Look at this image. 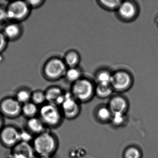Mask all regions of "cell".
<instances>
[{"label":"cell","mask_w":158,"mask_h":158,"mask_svg":"<svg viewBox=\"0 0 158 158\" xmlns=\"http://www.w3.org/2000/svg\"><path fill=\"white\" fill-rule=\"evenodd\" d=\"M32 147L35 157L39 158L53 157L59 148V139L56 135L49 129L35 136Z\"/></svg>","instance_id":"obj_1"},{"label":"cell","mask_w":158,"mask_h":158,"mask_svg":"<svg viewBox=\"0 0 158 158\" xmlns=\"http://www.w3.org/2000/svg\"><path fill=\"white\" fill-rule=\"evenodd\" d=\"M38 116L49 129L59 127L64 118L60 109L55 104L50 103L41 105Z\"/></svg>","instance_id":"obj_2"},{"label":"cell","mask_w":158,"mask_h":158,"mask_svg":"<svg viewBox=\"0 0 158 158\" xmlns=\"http://www.w3.org/2000/svg\"><path fill=\"white\" fill-rule=\"evenodd\" d=\"M92 83L85 79H80L74 82L72 88V95L77 101L87 102L90 100L94 94Z\"/></svg>","instance_id":"obj_3"},{"label":"cell","mask_w":158,"mask_h":158,"mask_svg":"<svg viewBox=\"0 0 158 158\" xmlns=\"http://www.w3.org/2000/svg\"><path fill=\"white\" fill-rule=\"evenodd\" d=\"M21 130L15 126L4 125L0 131V143L7 148H12L20 142Z\"/></svg>","instance_id":"obj_4"},{"label":"cell","mask_w":158,"mask_h":158,"mask_svg":"<svg viewBox=\"0 0 158 158\" xmlns=\"http://www.w3.org/2000/svg\"><path fill=\"white\" fill-rule=\"evenodd\" d=\"M22 105L13 98H6L0 102V113L3 117L15 119L22 114Z\"/></svg>","instance_id":"obj_5"},{"label":"cell","mask_w":158,"mask_h":158,"mask_svg":"<svg viewBox=\"0 0 158 158\" xmlns=\"http://www.w3.org/2000/svg\"><path fill=\"white\" fill-rule=\"evenodd\" d=\"M60 106L64 118L68 120L75 119L80 114V107L78 101L70 93L64 94V99Z\"/></svg>","instance_id":"obj_6"},{"label":"cell","mask_w":158,"mask_h":158,"mask_svg":"<svg viewBox=\"0 0 158 158\" xmlns=\"http://www.w3.org/2000/svg\"><path fill=\"white\" fill-rule=\"evenodd\" d=\"M45 75L49 79L56 80L65 75L66 64L62 60L57 58L48 61L44 69Z\"/></svg>","instance_id":"obj_7"},{"label":"cell","mask_w":158,"mask_h":158,"mask_svg":"<svg viewBox=\"0 0 158 158\" xmlns=\"http://www.w3.org/2000/svg\"><path fill=\"white\" fill-rule=\"evenodd\" d=\"M6 12L8 19L22 21L29 14V5L23 1L14 2L9 5Z\"/></svg>","instance_id":"obj_8"},{"label":"cell","mask_w":158,"mask_h":158,"mask_svg":"<svg viewBox=\"0 0 158 158\" xmlns=\"http://www.w3.org/2000/svg\"><path fill=\"white\" fill-rule=\"evenodd\" d=\"M132 79L130 75L124 71H119L112 76L111 86L117 91L126 90L130 87Z\"/></svg>","instance_id":"obj_9"},{"label":"cell","mask_w":158,"mask_h":158,"mask_svg":"<svg viewBox=\"0 0 158 158\" xmlns=\"http://www.w3.org/2000/svg\"><path fill=\"white\" fill-rule=\"evenodd\" d=\"M11 158H34L35 157L31 143L20 141L11 149Z\"/></svg>","instance_id":"obj_10"},{"label":"cell","mask_w":158,"mask_h":158,"mask_svg":"<svg viewBox=\"0 0 158 158\" xmlns=\"http://www.w3.org/2000/svg\"><path fill=\"white\" fill-rule=\"evenodd\" d=\"M25 129L35 136L43 133L48 128L37 116L27 119L26 122Z\"/></svg>","instance_id":"obj_11"},{"label":"cell","mask_w":158,"mask_h":158,"mask_svg":"<svg viewBox=\"0 0 158 158\" xmlns=\"http://www.w3.org/2000/svg\"><path fill=\"white\" fill-rule=\"evenodd\" d=\"M108 106L113 114L115 113L126 114L128 109L127 101L121 96L113 98L110 100Z\"/></svg>","instance_id":"obj_12"},{"label":"cell","mask_w":158,"mask_h":158,"mask_svg":"<svg viewBox=\"0 0 158 158\" xmlns=\"http://www.w3.org/2000/svg\"><path fill=\"white\" fill-rule=\"evenodd\" d=\"M119 16L124 20H130L136 15L137 9L135 6L130 2H122L118 9Z\"/></svg>","instance_id":"obj_13"},{"label":"cell","mask_w":158,"mask_h":158,"mask_svg":"<svg viewBox=\"0 0 158 158\" xmlns=\"http://www.w3.org/2000/svg\"><path fill=\"white\" fill-rule=\"evenodd\" d=\"M46 101L48 103L54 104L57 106H60L64 99V94H63L60 89L52 87L47 90L45 93Z\"/></svg>","instance_id":"obj_14"},{"label":"cell","mask_w":158,"mask_h":158,"mask_svg":"<svg viewBox=\"0 0 158 158\" xmlns=\"http://www.w3.org/2000/svg\"><path fill=\"white\" fill-rule=\"evenodd\" d=\"M96 119L102 123H110L113 113L108 106H101L95 111Z\"/></svg>","instance_id":"obj_15"},{"label":"cell","mask_w":158,"mask_h":158,"mask_svg":"<svg viewBox=\"0 0 158 158\" xmlns=\"http://www.w3.org/2000/svg\"><path fill=\"white\" fill-rule=\"evenodd\" d=\"M39 111L37 105L32 102L22 105V114L27 119L38 116Z\"/></svg>","instance_id":"obj_16"},{"label":"cell","mask_w":158,"mask_h":158,"mask_svg":"<svg viewBox=\"0 0 158 158\" xmlns=\"http://www.w3.org/2000/svg\"><path fill=\"white\" fill-rule=\"evenodd\" d=\"M21 28L16 24L8 25L4 28V35L7 38L13 40L16 38L21 34Z\"/></svg>","instance_id":"obj_17"},{"label":"cell","mask_w":158,"mask_h":158,"mask_svg":"<svg viewBox=\"0 0 158 158\" xmlns=\"http://www.w3.org/2000/svg\"><path fill=\"white\" fill-rule=\"evenodd\" d=\"M127 120L126 114L115 113L113 114L110 123L115 127H120L125 124Z\"/></svg>","instance_id":"obj_18"},{"label":"cell","mask_w":158,"mask_h":158,"mask_svg":"<svg viewBox=\"0 0 158 158\" xmlns=\"http://www.w3.org/2000/svg\"><path fill=\"white\" fill-rule=\"evenodd\" d=\"M79 56L76 52H68L65 57V64L71 68H75L79 62Z\"/></svg>","instance_id":"obj_19"},{"label":"cell","mask_w":158,"mask_h":158,"mask_svg":"<svg viewBox=\"0 0 158 158\" xmlns=\"http://www.w3.org/2000/svg\"><path fill=\"white\" fill-rule=\"evenodd\" d=\"M97 96L101 98H106L110 97L112 93V88L111 85H99L96 89Z\"/></svg>","instance_id":"obj_20"},{"label":"cell","mask_w":158,"mask_h":158,"mask_svg":"<svg viewBox=\"0 0 158 158\" xmlns=\"http://www.w3.org/2000/svg\"><path fill=\"white\" fill-rule=\"evenodd\" d=\"M142 152L137 147L130 146L126 149L123 158H142Z\"/></svg>","instance_id":"obj_21"},{"label":"cell","mask_w":158,"mask_h":158,"mask_svg":"<svg viewBox=\"0 0 158 158\" xmlns=\"http://www.w3.org/2000/svg\"><path fill=\"white\" fill-rule=\"evenodd\" d=\"M112 76V75L107 71H102L99 73L97 77L99 85H111Z\"/></svg>","instance_id":"obj_22"},{"label":"cell","mask_w":158,"mask_h":158,"mask_svg":"<svg viewBox=\"0 0 158 158\" xmlns=\"http://www.w3.org/2000/svg\"><path fill=\"white\" fill-rule=\"evenodd\" d=\"M32 94L28 90H20L16 94V99L21 103L22 105L25 104L27 102H29L31 99Z\"/></svg>","instance_id":"obj_23"},{"label":"cell","mask_w":158,"mask_h":158,"mask_svg":"<svg viewBox=\"0 0 158 158\" xmlns=\"http://www.w3.org/2000/svg\"><path fill=\"white\" fill-rule=\"evenodd\" d=\"M66 78L70 82H75L80 79L81 73L79 70L75 68H71L66 71L65 73Z\"/></svg>","instance_id":"obj_24"},{"label":"cell","mask_w":158,"mask_h":158,"mask_svg":"<svg viewBox=\"0 0 158 158\" xmlns=\"http://www.w3.org/2000/svg\"><path fill=\"white\" fill-rule=\"evenodd\" d=\"M31 100L33 103L36 105H43L45 101H46L45 93L41 91H35L32 94Z\"/></svg>","instance_id":"obj_25"},{"label":"cell","mask_w":158,"mask_h":158,"mask_svg":"<svg viewBox=\"0 0 158 158\" xmlns=\"http://www.w3.org/2000/svg\"><path fill=\"white\" fill-rule=\"evenodd\" d=\"M101 4L104 8L109 10H115L118 9L122 2L119 0L115 1H100Z\"/></svg>","instance_id":"obj_26"},{"label":"cell","mask_w":158,"mask_h":158,"mask_svg":"<svg viewBox=\"0 0 158 158\" xmlns=\"http://www.w3.org/2000/svg\"><path fill=\"white\" fill-rule=\"evenodd\" d=\"M35 136L28 132L25 128L22 129L20 131V141L27 142V143H32Z\"/></svg>","instance_id":"obj_27"},{"label":"cell","mask_w":158,"mask_h":158,"mask_svg":"<svg viewBox=\"0 0 158 158\" xmlns=\"http://www.w3.org/2000/svg\"><path fill=\"white\" fill-rule=\"evenodd\" d=\"M7 38L4 34L0 33V52L3 51L7 46Z\"/></svg>","instance_id":"obj_28"},{"label":"cell","mask_w":158,"mask_h":158,"mask_svg":"<svg viewBox=\"0 0 158 158\" xmlns=\"http://www.w3.org/2000/svg\"><path fill=\"white\" fill-rule=\"evenodd\" d=\"M8 18L6 10L0 8V23H3Z\"/></svg>","instance_id":"obj_29"},{"label":"cell","mask_w":158,"mask_h":158,"mask_svg":"<svg viewBox=\"0 0 158 158\" xmlns=\"http://www.w3.org/2000/svg\"><path fill=\"white\" fill-rule=\"evenodd\" d=\"M44 2L42 1H28L27 2L28 5L33 7H38L40 6L42 2Z\"/></svg>","instance_id":"obj_30"},{"label":"cell","mask_w":158,"mask_h":158,"mask_svg":"<svg viewBox=\"0 0 158 158\" xmlns=\"http://www.w3.org/2000/svg\"><path fill=\"white\" fill-rule=\"evenodd\" d=\"M4 119H3V116L0 113V131H1L3 127L4 126Z\"/></svg>","instance_id":"obj_31"},{"label":"cell","mask_w":158,"mask_h":158,"mask_svg":"<svg viewBox=\"0 0 158 158\" xmlns=\"http://www.w3.org/2000/svg\"><path fill=\"white\" fill-rule=\"evenodd\" d=\"M2 60V58L1 56H0V61Z\"/></svg>","instance_id":"obj_32"},{"label":"cell","mask_w":158,"mask_h":158,"mask_svg":"<svg viewBox=\"0 0 158 158\" xmlns=\"http://www.w3.org/2000/svg\"><path fill=\"white\" fill-rule=\"evenodd\" d=\"M54 158L53 157H48V158Z\"/></svg>","instance_id":"obj_33"},{"label":"cell","mask_w":158,"mask_h":158,"mask_svg":"<svg viewBox=\"0 0 158 158\" xmlns=\"http://www.w3.org/2000/svg\"><path fill=\"white\" fill-rule=\"evenodd\" d=\"M8 158H10V157H8Z\"/></svg>","instance_id":"obj_34"}]
</instances>
